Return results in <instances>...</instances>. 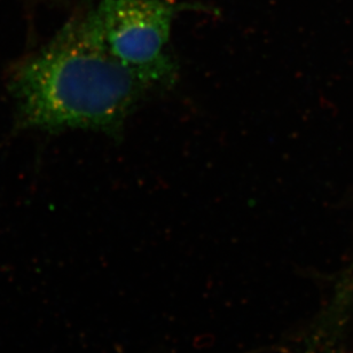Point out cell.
Returning <instances> with one entry per match:
<instances>
[{
	"instance_id": "1",
	"label": "cell",
	"mask_w": 353,
	"mask_h": 353,
	"mask_svg": "<svg viewBox=\"0 0 353 353\" xmlns=\"http://www.w3.org/2000/svg\"><path fill=\"white\" fill-rule=\"evenodd\" d=\"M7 86L20 129L112 137L150 91L109 54L95 5L75 12L48 44L14 63Z\"/></svg>"
},
{
	"instance_id": "2",
	"label": "cell",
	"mask_w": 353,
	"mask_h": 353,
	"mask_svg": "<svg viewBox=\"0 0 353 353\" xmlns=\"http://www.w3.org/2000/svg\"><path fill=\"white\" fill-rule=\"evenodd\" d=\"M109 54L150 90L176 82L169 51L179 5L171 0H101L95 5Z\"/></svg>"
}]
</instances>
